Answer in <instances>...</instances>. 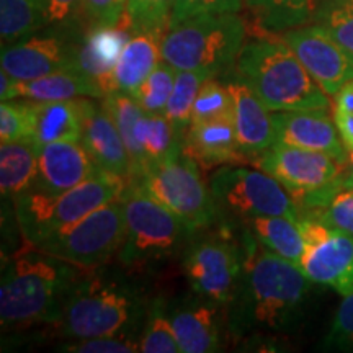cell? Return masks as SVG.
I'll use <instances>...</instances> for the list:
<instances>
[{"mask_svg":"<svg viewBox=\"0 0 353 353\" xmlns=\"http://www.w3.org/2000/svg\"><path fill=\"white\" fill-rule=\"evenodd\" d=\"M128 15V0H83L88 26H114Z\"/></svg>","mask_w":353,"mask_h":353,"instance_id":"41","label":"cell"},{"mask_svg":"<svg viewBox=\"0 0 353 353\" xmlns=\"http://www.w3.org/2000/svg\"><path fill=\"white\" fill-rule=\"evenodd\" d=\"M126 187V179L100 167L77 187L59 195L30 187L13 198L21 236L37 245L44 237L72 226L107 203L121 198Z\"/></svg>","mask_w":353,"mask_h":353,"instance_id":"6","label":"cell"},{"mask_svg":"<svg viewBox=\"0 0 353 353\" xmlns=\"http://www.w3.org/2000/svg\"><path fill=\"white\" fill-rule=\"evenodd\" d=\"M34 128L33 100H3L0 103V141L32 139Z\"/></svg>","mask_w":353,"mask_h":353,"instance_id":"35","label":"cell"},{"mask_svg":"<svg viewBox=\"0 0 353 353\" xmlns=\"http://www.w3.org/2000/svg\"><path fill=\"white\" fill-rule=\"evenodd\" d=\"M254 164L283 185L298 206L312 195L334 187L347 175V164L327 154L281 143H275L260 154Z\"/></svg>","mask_w":353,"mask_h":353,"instance_id":"12","label":"cell"},{"mask_svg":"<svg viewBox=\"0 0 353 353\" xmlns=\"http://www.w3.org/2000/svg\"><path fill=\"white\" fill-rule=\"evenodd\" d=\"M223 307L193 293L167 304L182 353H214L223 347Z\"/></svg>","mask_w":353,"mask_h":353,"instance_id":"16","label":"cell"},{"mask_svg":"<svg viewBox=\"0 0 353 353\" xmlns=\"http://www.w3.org/2000/svg\"><path fill=\"white\" fill-rule=\"evenodd\" d=\"M245 21L237 12L203 13L172 25L161 43L162 59L176 70L210 77L231 72L245 44Z\"/></svg>","mask_w":353,"mask_h":353,"instance_id":"5","label":"cell"},{"mask_svg":"<svg viewBox=\"0 0 353 353\" xmlns=\"http://www.w3.org/2000/svg\"><path fill=\"white\" fill-rule=\"evenodd\" d=\"M57 350L65 353H134L139 352V337L134 335H108V337L68 339Z\"/></svg>","mask_w":353,"mask_h":353,"instance_id":"38","label":"cell"},{"mask_svg":"<svg viewBox=\"0 0 353 353\" xmlns=\"http://www.w3.org/2000/svg\"><path fill=\"white\" fill-rule=\"evenodd\" d=\"M275 143L324 152L347 164V148L329 110H293L272 113Z\"/></svg>","mask_w":353,"mask_h":353,"instance_id":"17","label":"cell"},{"mask_svg":"<svg viewBox=\"0 0 353 353\" xmlns=\"http://www.w3.org/2000/svg\"><path fill=\"white\" fill-rule=\"evenodd\" d=\"M306 216H314L327 226L353 237V185L347 182V176L316 198Z\"/></svg>","mask_w":353,"mask_h":353,"instance_id":"30","label":"cell"},{"mask_svg":"<svg viewBox=\"0 0 353 353\" xmlns=\"http://www.w3.org/2000/svg\"><path fill=\"white\" fill-rule=\"evenodd\" d=\"M148 306L143 290L126 273L101 267L85 270L51 332L64 341L132 335L143 329Z\"/></svg>","mask_w":353,"mask_h":353,"instance_id":"3","label":"cell"},{"mask_svg":"<svg viewBox=\"0 0 353 353\" xmlns=\"http://www.w3.org/2000/svg\"><path fill=\"white\" fill-rule=\"evenodd\" d=\"M234 117V97L223 79L210 77L203 82L192 108V123Z\"/></svg>","mask_w":353,"mask_h":353,"instance_id":"34","label":"cell"},{"mask_svg":"<svg viewBox=\"0 0 353 353\" xmlns=\"http://www.w3.org/2000/svg\"><path fill=\"white\" fill-rule=\"evenodd\" d=\"M81 143L97 167L123 176L130 183L131 161L126 144L105 105L83 99Z\"/></svg>","mask_w":353,"mask_h":353,"instance_id":"18","label":"cell"},{"mask_svg":"<svg viewBox=\"0 0 353 353\" xmlns=\"http://www.w3.org/2000/svg\"><path fill=\"white\" fill-rule=\"evenodd\" d=\"M304 241L299 268L312 283L324 285L342 296L353 293V237L327 226L314 216L298 221Z\"/></svg>","mask_w":353,"mask_h":353,"instance_id":"13","label":"cell"},{"mask_svg":"<svg viewBox=\"0 0 353 353\" xmlns=\"http://www.w3.org/2000/svg\"><path fill=\"white\" fill-rule=\"evenodd\" d=\"M103 92L94 79L81 70L69 69L33 81H17L6 70L0 72V100L26 99L33 101H57L76 99H103Z\"/></svg>","mask_w":353,"mask_h":353,"instance_id":"21","label":"cell"},{"mask_svg":"<svg viewBox=\"0 0 353 353\" xmlns=\"http://www.w3.org/2000/svg\"><path fill=\"white\" fill-rule=\"evenodd\" d=\"M241 8L242 0H174L169 26L203 13L239 12Z\"/></svg>","mask_w":353,"mask_h":353,"instance_id":"40","label":"cell"},{"mask_svg":"<svg viewBox=\"0 0 353 353\" xmlns=\"http://www.w3.org/2000/svg\"><path fill=\"white\" fill-rule=\"evenodd\" d=\"M347 182H348V183H350V185H353V182H350V180H348V175H347Z\"/></svg>","mask_w":353,"mask_h":353,"instance_id":"46","label":"cell"},{"mask_svg":"<svg viewBox=\"0 0 353 353\" xmlns=\"http://www.w3.org/2000/svg\"><path fill=\"white\" fill-rule=\"evenodd\" d=\"M183 152L203 169L247 162L237 141L234 117L192 123L185 132Z\"/></svg>","mask_w":353,"mask_h":353,"instance_id":"22","label":"cell"},{"mask_svg":"<svg viewBox=\"0 0 353 353\" xmlns=\"http://www.w3.org/2000/svg\"><path fill=\"white\" fill-rule=\"evenodd\" d=\"M265 249L299 267L304 254V241L298 221L285 216H259L239 221Z\"/></svg>","mask_w":353,"mask_h":353,"instance_id":"27","label":"cell"},{"mask_svg":"<svg viewBox=\"0 0 353 353\" xmlns=\"http://www.w3.org/2000/svg\"><path fill=\"white\" fill-rule=\"evenodd\" d=\"M347 172H348V180L353 182V145L347 149Z\"/></svg>","mask_w":353,"mask_h":353,"instance_id":"45","label":"cell"},{"mask_svg":"<svg viewBox=\"0 0 353 353\" xmlns=\"http://www.w3.org/2000/svg\"><path fill=\"white\" fill-rule=\"evenodd\" d=\"M83 17V0H46V28L76 30Z\"/></svg>","mask_w":353,"mask_h":353,"instance_id":"42","label":"cell"},{"mask_svg":"<svg viewBox=\"0 0 353 353\" xmlns=\"http://www.w3.org/2000/svg\"><path fill=\"white\" fill-rule=\"evenodd\" d=\"M176 69L164 59L149 74V77L132 92V97L145 113H164L174 90Z\"/></svg>","mask_w":353,"mask_h":353,"instance_id":"33","label":"cell"},{"mask_svg":"<svg viewBox=\"0 0 353 353\" xmlns=\"http://www.w3.org/2000/svg\"><path fill=\"white\" fill-rule=\"evenodd\" d=\"M164 34L165 33L152 32V30L132 32L114 68V92L131 95L149 77V74L157 68L162 59L161 43Z\"/></svg>","mask_w":353,"mask_h":353,"instance_id":"24","label":"cell"},{"mask_svg":"<svg viewBox=\"0 0 353 353\" xmlns=\"http://www.w3.org/2000/svg\"><path fill=\"white\" fill-rule=\"evenodd\" d=\"M167 301L156 298L149 303L139 334V352L143 353H182L169 317Z\"/></svg>","mask_w":353,"mask_h":353,"instance_id":"31","label":"cell"},{"mask_svg":"<svg viewBox=\"0 0 353 353\" xmlns=\"http://www.w3.org/2000/svg\"><path fill=\"white\" fill-rule=\"evenodd\" d=\"M281 38L294 51L309 76L332 99L345 83L353 81V52L335 41L321 25L312 21L288 30Z\"/></svg>","mask_w":353,"mask_h":353,"instance_id":"15","label":"cell"},{"mask_svg":"<svg viewBox=\"0 0 353 353\" xmlns=\"http://www.w3.org/2000/svg\"><path fill=\"white\" fill-rule=\"evenodd\" d=\"M39 149L32 139L0 145V190L3 198H17L34 182Z\"/></svg>","mask_w":353,"mask_h":353,"instance_id":"28","label":"cell"},{"mask_svg":"<svg viewBox=\"0 0 353 353\" xmlns=\"http://www.w3.org/2000/svg\"><path fill=\"white\" fill-rule=\"evenodd\" d=\"M241 229L244 270L236 294L224 309L228 330L242 341L293 329L312 281L296 263L265 249L244 226Z\"/></svg>","mask_w":353,"mask_h":353,"instance_id":"1","label":"cell"},{"mask_svg":"<svg viewBox=\"0 0 353 353\" xmlns=\"http://www.w3.org/2000/svg\"><path fill=\"white\" fill-rule=\"evenodd\" d=\"M174 0H128V20L132 32L152 30L165 33L170 23Z\"/></svg>","mask_w":353,"mask_h":353,"instance_id":"37","label":"cell"},{"mask_svg":"<svg viewBox=\"0 0 353 353\" xmlns=\"http://www.w3.org/2000/svg\"><path fill=\"white\" fill-rule=\"evenodd\" d=\"M324 0H244L259 28L285 33L314 21Z\"/></svg>","mask_w":353,"mask_h":353,"instance_id":"26","label":"cell"},{"mask_svg":"<svg viewBox=\"0 0 353 353\" xmlns=\"http://www.w3.org/2000/svg\"><path fill=\"white\" fill-rule=\"evenodd\" d=\"M321 348L329 352H353V293L343 296Z\"/></svg>","mask_w":353,"mask_h":353,"instance_id":"39","label":"cell"},{"mask_svg":"<svg viewBox=\"0 0 353 353\" xmlns=\"http://www.w3.org/2000/svg\"><path fill=\"white\" fill-rule=\"evenodd\" d=\"M83 99L34 101L32 141L38 149L57 141H81Z\"/></svg>","mask_w":353,"mask_h":353,"instance_id":"25","label":"cell"},{"mask_svg":"<svg viewBox=\"0 0 353 353\" xmlns=\"http://www.w3.org/2000/svg\"><path fill=\"white\" fill-rule=\"evenodd\" d=\"M121 201L126 231L117 257L123 268L128 272L149 270L185 252L193 232L138 183L128 185Z\"/></svg>","mask_w":353,"mask_h":353,"instance_id":"7","label":"cell"},{"mask_svg":"<svg viewBox=\"0 0 353 353\" xmlns=\"http://www.w3.org/2000/svg\"><path fill=\"white\" fill-rule=\"evenodd\" d=\"M219 79L228 83L234 97V123L241 151L247 161L254 162L260 154L275 144L272 114H268L270 110L242 82L231 76H221Z\"/></svg>","mask_w":353,"mask_h":353,"instance_id":"23","label":"cell"},{"mask_svg":"<svg viewBox=\"0 0 353 353\" xmlns=\"http://www.w3.org/2000/svg\"><path fill=\"white\" fill-rule=\"evenodd\" d=\"M132 28L128 15L114 26L90 25L82 33L77 51L76 69L99 83L103 95L112 94L113 72L123 48L131 38Z\"/></svg>","mask_w":353,"mask_h":353,"instance_id":"19","label":"cell"},{"mask_svg":"<svg viewBox=\"0 0 353 353\" xmlns=\"http://www.w3.org/2000/svg\"><path fill=\"white\" fill-rule=\"evenodd\" d=\"M48 30L50 33L37 32L2 46V70L17 81L26 82L59 70L76 69L82 34H77L76 30Z\"/></svg>","mask_w":353,"mask_h":353,"instance_id":"14","label":"cell"},{"mask_svg":"<svg viewBox=\"0 0 353 353\" xmlns=\"http://www.w3.org/2000/svg\"><path fill=\"white\" fill-rule=\"evenodd\" d=\"M210 190L219 214L244 221L259 216L301 219V211L286 188L263 170L223 165L210 179Z\"/></svg>","mask_w":353,"mask_h":353,"instance_id":"10","label":"cell"},{"mask_svg":"<svg viewBox=\"0 0 353 353\" xmlns=\"http://www.w3.org/2000/svg\"><path fill=\"white\" fill-rule=\"evenodd\" d=\"M95 169L81 141H57L39 149L38 172L32 187L59 195L82 183Z\"/></svg>","mask_w":353,"mask_h":353,"instance_id":"20","label":"cell"},{"mask_svg":"<svg viewBox=\"0 0 353 353\" xmlns=\"http://www.w3.org/2000/svg\"><path fill=\"white\" fill-rule=\"evenodd\" d=\"M83 273L85 270L76 265L25 241V245L3 262L0 285L3 332L56 324Z\"/></svg>","mask_w":353,"mask_h":353,"instance_id":"2","label":"cell"},{"mask_svg":"<svg viewBox=\"0 0 353 353\" xmlns=\"http://www.w3.org/2000/svg\"><path fill=\"white\" fill-rule=\"evenodd\" d=\"M334 114L353 117V81L345 83L334 97Z\"/></svg>","mask_w":353,"mask_h":353,"instance_id":"43","label":"cell"},{"mask_svg":"<svg viewBox=\"0 0 353 353\" xmlns=\"http://www.w3.org/2000/svg\"><path fill=\"white\" fill-rule=\"evenodd\" d=\"M125 231V208L121 198H118L72 226L44 237L34 247L82 270H95L118 255Z\"/></svg>","mask_w":353,"mask_h":353,"instance_id":"9","label":"cell"},{"mask_svg":"<svg viewBox=\"0 0 353 353\" xmlns=\"http://www.w3.org/2000/svg\"><path fill=\"white\" fill-rule=\"evenodd\" d=\"M321 25L339 44L353 52V0H324L316 13Z\"/></svg>","mask_w":353,"mask_h":353,"instance_id":"36","label":"cell"},{"mask_svg":"<svg viewBox=\"0 0 353 353\" xmlns=\"http://www.w3.org/2000/svg\"><path fill=\"white\" fill-rule=\"evenodd\" d=\"M221 228L218 232L203 234L190 241L183 252V273L193 293L226 306L236 294L242 270L244 252L241 239H234Z\"/></svg>","mask_w":353,"mask_h":353,"instance_id":"11","label":"cell"},{"mask_svg":"<svg viewBox=\"0 0 353 353\" xmlns=\"http://www.w3.org/2000/svg\"><path fill=\"white\" fill-rule=\"evenodd\" d=\"M46 28V0H0L2 46Z\"/></svg>","mask_w":353,"mask_h":353,"instance_id":"29","label":"cell"},{"mask_svg":"<svg viewBox=\"0 0 353 353\" xmlns=\"http://www.w3.org/2000/svg\"><path fill=\"white\" fill-rule=\"evenodd\" d=\"M136 183L182 219L193 234L213 226L218 219L219 211L200 165L183 149L145 170Z\"/></svg>","mask_w":353,"mask_h":353,"instance_id":"8","label":"cell"},{"mask_svg":"<svg viewBox=\"0 0 353 353\" xmlns=\"http://www.w3.org/2000/svg\"><path fill=\"white\" fill-rule=\"evenodd\" d=\"M335 125L341 132V138L345 144V148H352L353 145V117L350 114H334Z\"/></svg>","mask_w":353,"mask_h":353,"instance_id":"44","label":"cell"},{"mask_svg":"<svg viewBox=\"0 0 353 353\" xmlns=\"http://www.w3.org/2000/svg\"><path fill=\"white\" fill-rule=\"evenodd\" d=\"M224 76L249 87L270 112L330 108V97L309 76L283 38L250 39Z\"/></svg>","mask_w":353,"mask_h":353,"instance_id":"4","label":"cell"},{"mask_svg":"<svg viewBox=\"0 0 353 353\" xmlns=\"http://www.w3.org/2000/svg\"><path fill=\"white\" fill-rule=\"evenodd\" d=\"M208 79V74L198 72V70H176L174 90H172L164 114L182 138H185V132L192 125V108L198 90Z\"/></svg>","mask_w":353,"mask_h":353,"instance_id":"32","label":"cell"}]
</instances>
